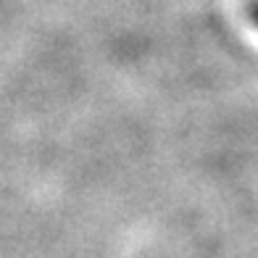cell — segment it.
I'll list each match as a JSON object with an SVG mask.
<instances>
[{
	"label": "cell",
	"mask_w": 258,
	"mask_h": 258,
	"mask_svg": "<svg viewBox=\"0 0 258 258\" xmlns=\"http://www.w3.org/2000/svg\"><path fill=\"white\" fill-rule=\"evenodd\" d=\"M250 19H253V24L258 27V3H253V6H250Z\"/></svg>",
	"instance_id": "cell-1"
}]
</instances>
